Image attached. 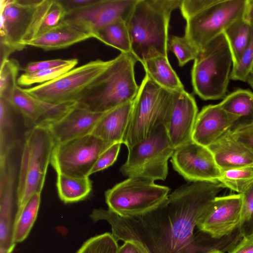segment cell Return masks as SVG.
Instances as JSON below:
<instances>
[{
  "label": "cell",
  "instance_id": "6da1fadb",
  "mask_svg": "<svg viewBox=\"0 0 253 253\" xmlns=\"http://www.w3.org/2000/svg\"><path fill=\"white\" fill-rule=\"evenodd\" d=\"M223 188L219 182H196L169 194L155 210L140 216L123 217L110 210L94 209V222L105 220L118 242H140L149 253H206L194 234L197 220Z\"/></svg>",
  "mask_w": 253,
  "mask_h": 253
},
{
  "label": "cell",
  "instance_id": "7a4b0ae2",
  "mask_svg": "<svg viewBox=\"0 0 253 253\" xmlns=\"http://www.w3.org/2000/svg\"><path fill=\"white\" fill-rule=\"evenodd\" d=\"M182 0H137L126 21L131 52L141 63L162 55L168 57L169 28L172 12Z\"/></svg>",
  "mask_w": 253,
  "mask_h": 253
},
{
  "label": "cell",
  "instance_id": "3957f363",
  "mask_svg": "<svg viewBox=\"0 0 253 253\" xmlns=\"http://www.w3.org/2000/svg\"><path fill=\"white\" fill-rule=\"evenodd\" d=\"M248 0H182L184 37L199 51L237 20L244 19Z\"/></svg>",
  "mask_w": 253,
  "mask_h": 253
},
{
  "label": "cell",
  "instance_id": "277c9868",
  "mask_svg": "<svg viewBox=\"0 0 253 253\" xmlns=\"http://www.w3.org/2000/svg\"><path fill=\"white\" fill-rule=\"evenodd\" d=\"M138 61L132 53L121 52L77 101L79 106L104 113L135 98L139 86L134 67Z\"/></svg>",
  "mask_w": 253,
  "mask_h": 253
},
{
  "label": "cell",
  "instance_id": "5b68a950",
  "mask_svg": "<svg viewBox=\"0 0 253 253\" xmlns=\"http://www.w3.org/2000/svg\"><path fill=\"white\" fill-rule=\"evenodd\" d=\"M55 144L45 125L36 126L25 132L16 190L15 216L32 195L41 193Z\"/></svg>",
  "mask_w": 253,
  "mask_h": 253
},
{
  "label": "cell",
  "instance_id": "8992f818",
  "mask_svg": "<svg viewBox=\"0 0 253 253\" xmlns=\"http://www.w3.org/2000/svg\"><path fill=\"white\" fill-rule=\"evenodd\" d=\"M232 66L230 46L222 33L200 50L194 60L191 81L195 93L204 100L223 99Z\"/></svg>",
  "mask_w": 253,
  "mask_h": 253
},
{
  "label": "cell",
  "instance_id": "52a82bcc",
  "mask_svg": "<svg viewBox=\"0 0 253 253\" xmlns=\"http://www.w3.org/2000/svg\"><path fill=\"white\" fill-rule=\"evenodd\" d=\"M172 91L153 81L147 75L133 100L131 113L123 144L129 148L146 139L163 124L169 107Z\"/></svg>",
  "mask_w": 253,
  "mask_h": 253
},
{
  "label": "cell",
  "instance_id": "ba28073f",
  "mask_svg": "<svg viewBox=\"0 0 253 253\" xmlns=\"http://www.w3.org/2000/svg\"><path fill=\"white\" fill-rule=\"evenodd\" d=\"M127 149L126 160L120 169L123 175L152 181L166 179L168 161L175 149L163 124L158 126L146 139Z\"/></svg>",
  "mask_w": 253,
  "mask_h": 253
},
{
  "label": "cell",
  "instance_id": "9c48e42d",
  "mask_svg": "<svg viewBox=\"0 0 253 253\" xmlns=\"http://www.w3.org/2000/svg\"><path fill=\"white\" fill-rule=\"evenodd\" d=\"M170 189L154 181L134 177L117 183L105 193L108 210L123 217L145 214L167 198Z\"/></svg>",
  "mask_w": 253,
  "mask_h": 253
},
{
  "label": "cell",
  "instance_id": "30bf717a",
  "mask_svg": "<svg viewBox=\"0 0 253 253\" xmlns=\"http://www.w3.org/2000/svg\"><path fill=\"white\" fill-rule=\"evenodd\" d=\"M111 62L112 59L90 61L52 81L22 88L34 97L47 102L78 101Z\"/></svg>",
  "mask_w": 253,
  "mask_h": 253
},
{
  "label": "cell",
  "instance_id": "8fae6325",
  "mask_svg": "<svg viewBox=\"0 0 253 253\" xmlns=\"http://www.w3.org/2000/svg\"><path fill=\"white\" fill-rule=\"evenodd\" d=\"M108 147L101 139L90 134L55 144L50 163L57 173L89 176L98 158Z\"/></svg>",
  "mask_w": 253,
  "mask_h": 253
},
{
  "label": "cell",
  "instance_id": "7c38bea8",
  "mask_svg": "<svg viewBox=\"0 0 253 253\" xmlns=\"http://www.w3.org/2000/svg\"><path fill=\"white\" fill-rule=\"evenodd\" d=\"M36 0H0V62L15 51L22 50L21 42L29 25Z\"/></svg>",
  "mask_w": 253,
  "mask_h": 253
},
{
  "label": "cell",
  "instance_id": "4fadbf2b",
  "mask_svg": "<svg viewBox=\"0 0 253 253\" xmlns=\"http://www.w3.org/2000/svg\"><path fill=\"white\" fill-rule=\"evenodd\" d=\"M242 202V194L216 196L199 216L196 227L214 239L229 235L238 228Z\"/></svg>",
  "mask_w": 253,
  "mask_h": 253
},
{
  "label": "cell",
  "instance_id": "5bb4252c",
  "mask_svg": "<svg viewBox=\"0 0 253 253\" xmlns=\"http://www.w3.org/2000/svg\"><path fill=\"white\" fill-rule=\"evenodd\" d=\"M170 162L174 169L190 182H218L221 173L209 149L192 140L175 149Z\"/></svg>",
  "mask_w": 253,
  "mask_h": 253
},
{
  "label": "cell",
  "instance_id": "9a60e30c",
  "mask_svg": "<svg viewBox=\"0 0 253 253\" xmlns=\"http://www.w3.org/2000/svg\"><path fill=\"white\" fill-rule=\"evenodd\" d=\"M198 107L194 97L185 90L172 91L168 114L163 124L175 149L192 141Z\"/></svg>",
  "mask_w": 253,
  "mask_h": 253
},
{
  "label": "cell",
  "instance_id": "2e32d148",
  "mask_svg": "<svg viewBox=\"0 0 253 253\" xmlns=\"http://www.w3.org/2000/svg\"><path fill=\"white\" fill-rule=\"evenodd\" d=\"M137 0H96L82 9L67 14L64 19L74 22L96 36L117 20L126 21Z\"/></svg>",
  "mask_w": 253,
  "mask_h": 253
},
{
  "label": "cell",
  "instance_id": "e0dca14e",
  "mask_svg": "<svg viewBox=\"0 0 253 253\" xmlns=\"http://www.w3.org/2000/svg\"><path fill=\"white\" fill-rule=\"evenodd\" d=\"M238 119V116L228 113L218 104L206 106L198 114L192 140L208 147L231 129Z\"/></svg>",
  "mask_w": 253,
  "mask_h": 253
},
{
  "label": "cell",
  "instance_id": "ac0fdd59",
  "mask_svg": "<svg viewBox=\"0 0 253 253\" xmlns=\"http://www.w3.org/2000/svg\"><path fill=\"white\" fill-rule=\"evenodd\" d=\"M104 113L94 112L77 104L61 119L46 126L55 144L60 143L91 134Z\"/></svg>",
  "mask_w": 253,
  "mask_h": 253
},
{
  "label": "cell",
  "instance_id": "d6986e66",
  "mask_svg": "<svg viewBox=\"0 0 253 253\" xmlns=\"http://www.w3.org/2000/svg\"><path fill=\"white\" fill-rule=\"evenodd\" d=\"M207 148L221 170L253 168V154L233 136L230 129Z\"/></svg>",
  "mask_w": 253,
  "mask_h": 253
},
{
  "label": "cell",
  "instance_id": "ffe728a7",
  "mask_svg": "<svg viewBox=\"0 0 253 253\" xmlns=\"http://www.w3.org/2000/svg\"><path fill=\"white\" fill-rule=\"evenodd\" d=\"M90 38L96 39V36L82 26L64 19L56 27L24 45L52 50L66 48Z\"/></svg>",
  "mask_w": 253,
  "mask_h": 253
},
{
  "label": "cell",
  "instance_id": "44dd1931",
  "mask_svg": "<svg viewBox=\"0 0 253 253\" xmlns=\"http://www.w3.org/2000/svg\"><path fill=\"white\" fill-rule=\"evenodd\" d=\"M66 14L60 0H37L22 45L57 26Z\"/></svg>",
  "mask_w": 253,
  "mask_h": 253
},
{
  "label": "cell",
  "instance_id": "7402d4cb",
  "mask_svg": "<svg viewBox=\"0 0 253 253\" xmlns=\"http://www.w3.org/2000/svg\"><path fill=\"white\" fill-rule=\"evenodd\" d=\"M133 101L105 112L97 122L91 134L110 147L123 144L130 117Z\"/></svg>",
  "mask_w": 253,
  "mask_h": 253
},
{
  "label": "cell",
  "instance_id": "603a6c76",
  "mask_svg": "<svg viewBox=\"0 0 253 253\" xmlns=\"http://www.w3.org/2000/svg\"><path fill=\"white\" fill-rule=\"evenodd\" d=\"M141 64L146 75L163 88L171 91L184 89L179 77L171 66L168 57L156 55Z\"/></svg>",
  "mask_w": 253,
  "mask_h": 253
},
{
  "label": "cell",
  "instance_id": "cb8c5ba5",
  "mask_svg": "<svg viewBox=\"0 0 253 253\" xmlns=\"http://www.w3.org/2000/svg\"><path fill=\"white\" fill-rule=\"evenodd\" d=\"M218 104L228 113L239 117L231 130L253 123V92L251 90L238 89L226 95Z\"/></svg>",
  "mask_w": 253,
  "mask_h": 253
},
{
  "label": "cell",
  "instance_id": "d4e9b609",
  "mask_svg": "<svg viewBox=\"0 0 253 253\" xmlns=\"http://www.w3.org/2000/svg\"><path fill=\"white\" fill-rule=\"evenodd\" d=\"M56 187L59 197L65 203L84 200L92 189L88 176L78 177L61 173H57Z\"/></svg>",
  "mask_w": 253,
  "mask_h": 253
},
{
  "label": "cell",
  "instance_id": "484cf974",
  "mask_svg": "<svg viewBox=\"0 0 253 253\" xmlns=\"http://www.w3.org/2000/svg\"><path fill=\"white\" fill-rule=\"evenodd\" d=\"M7 100L22 115L26 126L32 128L41 124L42 111L37 98L24 92L20 86H16Z\"/></svg>",
  "mask_w": 253,
  "mask_h": 253
},
{
  "label": "cell",
  "instance_id": "4316f807",
  "mask_svg": "<svg viewBox=\"0 0 253 253\" xmlns=\"http://www.w3.org/2000/svg\"><path fill=\"white\" fill-rule=\"evenodd\" d=\"M41 202V193L32 195L19 214L15 216L13 227V241H23L28 236L37 217Z\"/></svg>",
  "mask_w": 253,
  "mask_h": 253
},
{
  "label": "cell",
  "instance_id": "83f0119b",
  "mask_svg": "<svg viewBox=\"0 0 253 253\" xmlns=\"http://www.w3.org/2000/svg\"><path fill=\"white\" fill-rule=\"evenodd\" d=\"M252 29V24L244 19H241L233 23L223 32L230 46L233 66L239 61L248 46Z\"/></svg>",
  "mask_w": 253,
  "mask_h": 253
},
{
  "label": "cell",
  "instance_id": "f1b7e54d",
  "mask_svg": "<svg viewBox=\"0 0 253 253\" xmlns=\"http://www.w3.org/2000/svg\"><path fill=\"white\" fill-rule=\"evenodd\" d=\"M97 40L121 52L132 53L128 30L124 20L116 21L104 27L98 33Z\"/></svg>",
  "mask_w": 253,
  "mask_h": 253
},
{
  "label": "cell",
  "instance_id": "f546056e",
  "mask_svg": "<svg viewBox=\"0 0 253 253\" xmlns=\"http://www.w3.org/2000/svg\"><path fill=\"white\" fill-rule=\"evenodd\" d=\"M12 108L9 101L0 97V158L11 153L16 144Z\"/></svg>",
  "mask_w": 253,
  "mask_h": 253
},
{
  "label": "cell",
  "instance_id": "4dcf8cb0",
  "mask_svg": "<svg viewBox=\"0 0 253 253\" xmlns=\"http://www.w3.org/2000/svg\"><path fill=\"white\" fill-rule=\"evenodd\" d=\"M218 182L223 188L243 194L253 184V168L221 170Z\"/></svg>",
  "mask_w": 253,
  "mask_h": 253
},
{
  "label": "cell",
  "instance_id": "1f68e13d",
  "mask_svg": "<svg viewBox=\"0 0 253 253\" xmlns=\"http://www.w3.org/2000/svg\"><path fill=\"white\" fill-rule=\"evenodd\" d=\"M78 63L77 59H71L67 63L56 67L33 73H24L17 79V84L19 86H29L52 81L74 68Z\"/></svg>",
  "mask_w": 253,
  "mask_h": 253
},
{
  "label": "cell",
  "instance_id": "d6a6232c",
  "mask_svg": "<svg viewBox=\"0 0 253 253\" xmlns=\"http://www.w3.org/2000/svg\"><path fill=\"white\" fill-rule=\"evenodd\" d=\"M20 67L17 61L7 59L0 64V97L8 99L17 85V77Z\"/></svg>",
  "mask_w": 253,
  "mask_h": 253
},
{
  "label": "cell",
  "instance_id": "836d02e7",
  "mask_svg": "<svg viewBox=\"0 0 253 253\" xmlns=\"http://www.w3.org/2000/svg\"><path fill=\"white\" fill-rule=\"evenodd\" d=\"M118 241L110 233H104L86 241L76 253H116Z\"/></svg>",
  "mask_w": 253,
  "mask_h": 253
},
{
  "label": "cell",
  "instance_id": "e575fe53",
  "mask_svg": "<svg viewBox=\"0 0 253 253\" xmlns=\"http://www.w3.org/2000/svg\"><path fill=\"white\" fill-rule=\"evenodd\" d=\"M168 50L175 54L180 67L192 60H195L199 51L184 36H175L169 39Z\"/></svg>",
  "mask_w": 253,
  "mask_h": 253
},
{
  "label": "cell",
  "instance_id": "d590c367",
  "mask_svg": "<svg viewBox=\"0 0 253 253\" xmlns=\"http://www.w3.org/2000/svg\"><path fill=\"white\" fill-rule=\"evenodd\" d=\"M37 99L42 111L41 125H46L61 119L77 104V101L52 103Z\"/></svg>",
  "mask_w": 253,
  "mask_h": 253
},
{
  "label": "cell",
  "instance_id": "8d00e7d4",
  "mask_svg": "<svg viewBox=\"0 0 253 253\" xmlns=\"http://www.w3.org/2000/svg\"><path fill=\"white\" fill-rule=\"evenodd\" d=\"M253 68V24L250 42L240 59L234 65L230 75V80L246 82Z\"/></svg>",
  "mask_w": 253,
  "mask_h": 253
},
{
  "label": "cell",
  "instance_id": "74e56055",
  "mask_svg": "<svg viewBox=\"0 0 253 253\" xmlns=\"http://www.w3.org/2000/svg\"><path fill=\"white\" fill-rule=\"evenodd\" d=\"M122 143H115L104 151L99 156L91 169L89 175L112 166L116 161Z\"/></svg>",
  "mask_w": 253,
  "mask_h": 253
},
{
  "label": "cell",
  "instance_id": "f35d334b",
  "mask_svg": "<svg viewBox=\"0 0 253 253\" xmlns=\"http://www.w3.org/2000/svg\"><path fill=\"white\" fill-rule=\"evenodd\" d=\"M243 195L241 220L238 228L253 219V184Z\"/></svg>",
  "mask_w": 253,
  "mask_h": 253
},
{
  "label": "cell",
  "instance_id": "ab89813d",
  "mask_svg": "<svg viewBox=\"0 0 253 253\" xmlns=\"http://www.w3.org/2000/svg\"><path fill=\"white\" fill-rule=\"evenodd\" d=\"M230 130L233 136L253 154V123Z\"/></svg>",
  "mask_w": 253,
  "mask_h": 253
},
{
  "label": "cell",
  "instance_id": "60d3db41",
  "mask_svg": "<svg viewBox=\"0 0 253 253\" xmlns=\"http://www.w3.org/2000/svg\"><path fill=\"white\" fill-rule=\"evenodd\" d=\"M70 59H56L31 62L22 70L25 73H33L38 71L56 67L67 63Z\"/></svg>",
  "mask_w": 253,
  "mask_h": 253
},
{
  "label": "cell",
  "instance_id": "b9f144b4",
  "mask_svg": "<svg viewBox=\"0 0 253 253\" xmlns=\"http://www.w3.org/2000/svg\"><path fill=\"white\" fill-rule=\"evenodd\" d=\"M116 253H149L147 248L138 241L128 240L124 241Z\"/></svg>",
  "mask_w": 253,
  "mask_h": 253
},
{
  "label": "cell",
  "instance_id": "7bdbcfd3",
  "mask_svg": "<svg viewBox=\"0 0 253 253\" xmlns=\"http://www.w3.org/2000/svg\"><path fill=\"white\" fill-rule=\"evenodd\" d=\"M228 253H253V232L244 236Z\"/></svg>",
  "mask_w": 253,
  "mask_h": 253
},
{
  "label": "cell",
  "instance_id": "ee69618b",
  "mask_svg": "<svg viewBox=\"0 0 253 253\" xmlns=\"http://www.w3.org/2000/svg\"><path fill=\"white\" fill-rule=\"evenodd\" d=\"M96 0H60L67 14L80 10L95 2ZM66 14V15H67Z\"/></svg>",
  "mask_w": 253,
  "mask_h": 253
},
{
  "label": "cell",
  "instance_id": "f6af8a7d",
  "mask_svg": "<svg viewBox=\"0 0 253 253\" xmlns=\"http://www.w3.org/2000/svg\"><path fill=\"white\" fill-rule=\"evenodd\" d=\"M244 19L251 24H253V0H248Z\"/></svg>",
  "mask_w": 253,
  "mask_h": 253
},
{
  "label": "cell",
  "instance_id": "bcb514c9",
  "mask_svg": "<svg viewBox=\"0 0 253 253\" xmlns=\"http://www.w3.org/2000/svg\"><path fill=\"white\" fill-rule=\"evenodd\" d=\"M246 82L253 90V68L247 78Z\"/></svg>",
  "mask_w": 253,
  "mask_h": 253
},
{
  "label": "cell",
  "instance_id": "7dc6e473",
  "mask_svg": "<svg viewBox=\"0 0 253 253\" xmlns=\"http://www.w3.org/2000/svg\"><path fill=\"white\" fill-rule=\"evenodd\" d=\"M206 253H223L220 250L216 249H211Z\"/></svg>",
  "mask_w": 253,
  "mask_h": 253
}]
</instances>
